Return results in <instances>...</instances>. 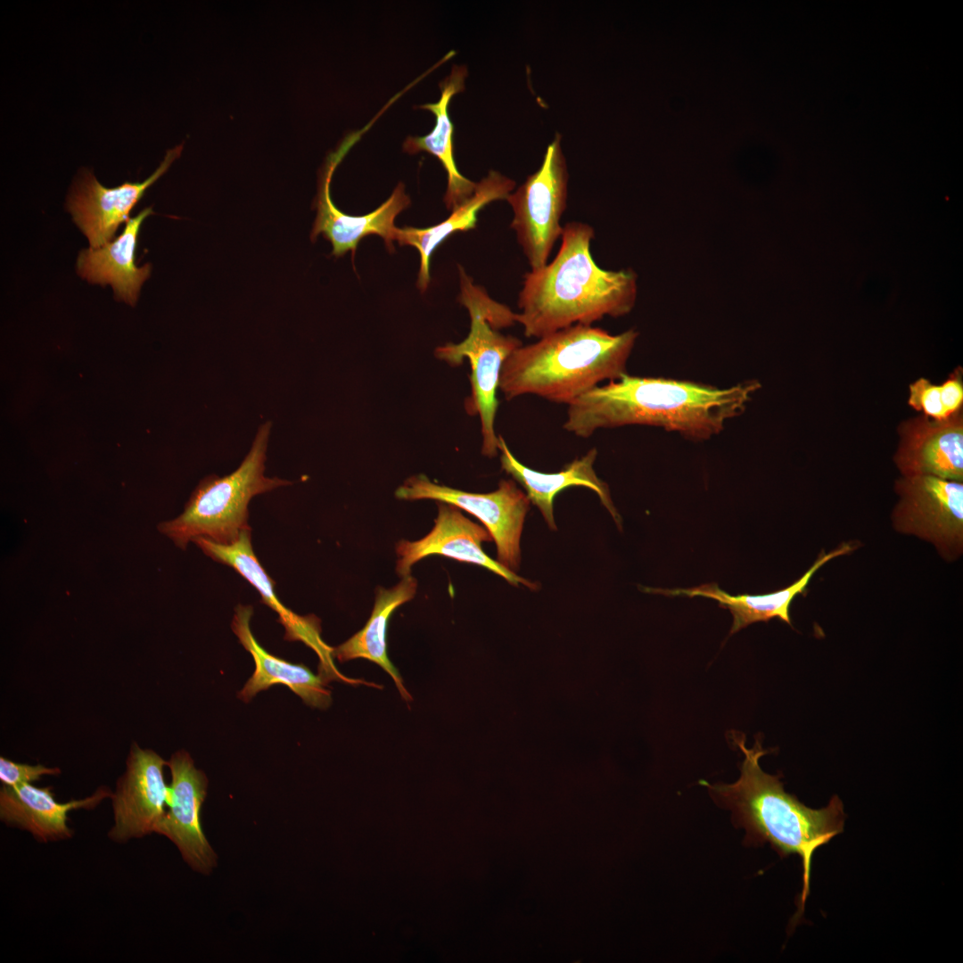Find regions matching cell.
I'll list each match as a JSON object with an SVG mask.
<instances>
[{"instance_id":"cell-1","label":"cell","mask_w":963,"mask_h":963,"mask_svg":"<svg viewBox=\"0 0 963 963\" xmlns=\"http://www.w3.org/2000/svg\"><path fill=\"white\" fill-rule=\"evenodd\" d=\"M759 388L756 381L720 389L626 373L568 404L564 429L588 438L599 429L641 424L707 440L742 414Z\"/></svg>"},{"instance_id":"cell-2","label":"cell","mask_w":963,"mask_h":963,"mask_svg":"<svg viewBox=\"0 0 963 963\" xmlns=\"http://www.w3.org/2000/svg\"><path fill=\"white\" fill-rule=\"evenodd\" d=\"M593 238L591 226L565 224L553 260L524 275L516 323L526 337L539 339L574 325H592L606 316L627 315L634 308L637 275L631 269L598 267L590 251Z\"/></svg>"},{"instance_id":"cell-3","label":"cell","mask_w":963,"mask_h":963,"mask_svg":"<svg viewBox=\"0 0 963 963\" xmlns=\"http://www.w3.org/2000/svg\"><path fill=\"white\" fill-rule=\"evenodd\" d=\"M732 743L744 755L741 774L733 784L704 783L733 810L737 823L745 828L750 842L769 843L782 857L797 854L802 860V891L798 903L799 918L810 893L812 856L816 850L844 831L845 813L838 796L827 806L811 809L785 792L779 775L764 772L759 761L768 751L756 740L745 745V735L733 732Z\"/></svg>"},{"instance_id":"cell-4","label":"cell","mask_w":963,"mask_h":963,"mask_svg":"<svg viewBox=\"0 0 963 963\" xmlns=\"http://www.w3.org/2000/svg\"><path fill=\"white\" fill-rule=\"evenodd\" d=\"M638 335L580 324L558 330L515 349L503 364L498 389L507 400L531 394L568 405L626 374Z\"/></svg>"},{"instance_id":"cell-5","label":"cell","mask_w":963,"mask_h":963,"mask_svg":"<svg viewBox=\"0 0 963 963\" xmlns=\"http://www.w3.org/2000/svg\"><path fill=\"white\" fill-rule=\"evenodd\" d=\"M459 277L458 300L468 310L470 331L462 342L446 343L438 347L434 353L438 358L454 366H459L465 358L468 359L471 392L465 401V408L468 415L479 416L482 452L493 457L498 449L494 424L501 369L508 356L523 343L518 338L499 332V329L516 323V313L492 300L482 287L473 284L461 267Z\"/></svg>"},{"instance_id":"cell-6","label":"cell","mask_w":963,"mask_h":963,"mask_svg":"<svg viewBox=\"0 0 963 963\" xmlns=\"http://www.w3.org/2000/svg\"><path fill=\"white\" fill-rule=\"evenodd\" d=\"M271 422L259 426L251 448L239 467L228 475L203 478L183 513L159 524V531L181 549L196 538L218 544L235 542L248 524L251 499L291 482L264 475Z\"/></svg>"},{"instance_id":"cell-7","label":"cell","mask_w":963,"mask_h":963,"mask_svg":"<svg viewBox=\"0 0 963 963\" xmlns=\"http://www.w3.org/2000/svg\"><path fill=\"white\" fill-rule=\"evenodd\" d=\"M560 143L556 135L539 170L506 199L514 214L510 226L531 270L548 262L563 232L560 220L566 208L569 176Z\"/></svg>"},{"instance_id":"cell-8","label":"cell","mask_w":963,"mask_h":963,"mask_svg":"<svg viewBox=\"0 0 963 963\" xmlns=\"http://www.w3.org/2000/svg\"><path fill=\"white\" fill-rule=\"evenodd\" d=\"M899 500L893 529L934 546L947 562L963 553V483L931 475L901 476L895 482Z\"/></svg>"},{"instance_id":"cell-9","label":"cell","mask_w":963,"mask_h":963,"mask_svg":"<svg viewBox=\"0 0 963 963\" xmlns=\"http://www.w3.org/2000/svg\"><path fill=\"white\" fill-rule=\"evenodd\" d=\"M395 496L403 500H436L474 515L497 546V561L513 572L518 569L521 535L530 500L513 480H502L492 492L473 493L432 482L421 473L407 479L395 490Z\"/></svg>"},{"instance_id":"cell-10","label":"cell","mask_w":963,"mask_h":963,"mask_svg":"<svg viewBox=\"0 0 963 963\" xmlns=\"http://www.w3.org/2000/svg\"><path fill=\"white\" fill-rule=\"evenodd\" d=\"M167 764L154 751L131 745L125 771L110 797L114 819L108 832L110 840L123 844L155 833L166 814L169 786L163 769Z\"/></svg>"},{"instance_id":"cell-11","label":"cell","mask_w":963,"mask_h":963,"mask_svg":"<svg viewBox=\"0 0 963 963\" xmlns=\"http://www.w3.org/2000/svg\"><path fill=\"white\" fill-rule=\"evenodd\" d=\"M167 766L171 773L169 811L155 833L169 839L191 868L201 874H210L217 865V855L202 832L200 819L208 779L195 768L190 754L183 750L176 752Z\"/></svg>"},{"instance_id":"cell-12","label":"cell","mask_w":963,"mask_h":963,"mask_svg":"<svg viewBox=\"0 0 963 963\" xmlns=\"http://www.w3.org/2000/svg\"><path fill=\"white\" fill-rule=\"evenodd\" d=\"M437 505L438 515L428 534L418 540H400L396 544V572L399 576L410 575L412 566L421 559L439 555L482 566L514 586L521 584L536 588L534 582L517 575L482 550V542L493 541L485 527L472 522L453 505L443 502Z\"/></svg>"},{"instance_id":"cell-13","label":"cell","mask_w":963,"mask_h":963,"mask_svg":"<svg viewBox=\"0 0 963 963\" xmlns=\"http://www.w3.org/2000/svg\"><path fill=\"white\" fill-rule=\"evenodd\" d=\"M251 529L242 532L230 544H218L205 538L193 540L202 552L216 562L234 569L259 594L261 601L278 614V621L284 627V639L301 641L319 656V674L325 679H340L342 675L333 663V648L320 638V626L314 615L301 616L284 606L275 592V581L258 560L251 545Z\"/></svg>"},{"instance_id":"cell-14","label":"cell","mask_w":963,"mask_h":963,"mask_svg":"<svg viewBox=\"0 0 963 963\" xmlns=\"http://www.w3.org/2000/svg\"><path fill=\"white\" fill-rule=\"evenodd\" d=\"M181 146L167 152L159 168L143 182H125L105 187L88 170H83L67 199L73 220L87 237L92 248L111 242L120 224L128 222L129 213L151 186L179 156Z\"/></svg>"},{"instance_id":"cell-15","label":"cell","mask_w":963,"mask_h":963,"mask_svg":"<svg viewBox=\"0 0 963 963\" xmlns=\"http://www.w3.org/2000/svg\"><path fill=\"white\" fill-rule=\"evenodd\" d=\"M900 443L894 463L902 476L931 475L963 481V420L961 410L944 420L925 415L899 426Z\"/></svg>"},{"instance_id":"cell-16","label":"cell","mask_w":963,"mask_h":963,"mask_svg":"<svg viewBox=\"0 0 963 963\" xmlns=\"http://www.w3.org/2000/svg\"><path fill=\"white\" fill-rule=\"evenodd\" d=\"M342 154V152L334 154L325 170L316 202L317 217L310 239L315 242L319 235H323L332 243L333 256L341 257L351 251L352 260L358 243L368 235L381 236L390 251H393L392 243L397 228L394 220L410 204L404 185L399 183L391 195L372 212L363 216L345 214L333 204L329 191L332 174Z\"/></svg>"},{"instance_id":"cell-17","label":"cell","mask_w":963,"mask_h":963,"mask_svg":"<svg viewBox=\"0 0 963 963\" xmlns=\"http://www.w3.org/2000/svg\"><path fill=\"white\" fill-rule=\"evenodd\" d=\"M111 793L108 787L101 786L84 799L61 803L55 800L51 786L3 785L0 819L8 827L29 832L40 843L67 840L74 834L68 825V813L77 809L93 810Z\"/></svg>"},{"instance_id":"cell-18","label":"cell","mask_w":963,"mask_h":963,"mask_svg":"<svg viewBox=\"0 0 963 963\" xmlns=\"http://www.w3.org/2000/svg\"><path fill=\"white\" fill-rule=\"evenodd\" d=\"M253 613L251 605H238L232 621V630L240 643L251 654L255 670L247 680L238 697L249 702L259 692L276 684L289 687L308 705L325 709L332 702L326 680L314 674L304 664H296L275 656L266 651L254 638L250 621Z\"/></svg>"},{"instance_id":"cell-19","label":"cell","mask_w":963,"mask_h":963,"mask_svg":"<svg viewBox=\"0 0 963 963\" xmlns=\"http://www.w3.org/2000/svg\"><path fill=\"white\" fill-rule=\"evenodd\" d=\"M498 439L502 469L523 486L530 502L539 509L550 529H557L553 511L555 497L563 490L572 486L586 487L596 492L621 527V517L613 506L608 486L597 477L593 467L597 455L595 448L581 457L575 458L561 471L546 473L523 465L512 454L504 438L499 435Z\"/></svg>"},{"instance_id":"cell-20","label":"cell","mask_w":963,"mask_h":963,"mask_svg":"<svg viewBox=\"0 0 963 963\" xmlns=\"http://www.w3.org/2000/svg\"><path fill=\"white\" fill-rule=\"evenodd\" d=\"M152 213V207L144 209L127 222L114 241L82 250L77 259L78 274L91 284H111L117 300L134 306L151 273L150 264H135L136 240L143 221Z\"/></svg>"},{"instance_id":"cell-21","label":"cell","mask_w":963,"mask_h":963,"mask_svg":"<svg viewBox=\"0 0 963 963\" xmlns=\"http://www.w3.org/2000/svg\"><path fill=\"white\" fill-rule=\"evenodd\" d=\"M853 548L852 543L844 542L829 553L822 551L811 568L799 580L783 589L765 595L731 596L721 590L716 584H704L691 588L646 589L667 596H701L717 600L720 607L728 609L733 615L730 634L752 623L768 621L773 618H778L791 625L789 609L794 598L804 592L812 576L821 566L837 556L849 554Z\"/></svg>"},{"instance_id":"cell-22","label":"cell","mask_w":963,"mask_h":963,"mask_svg":"<svg viewBox=\"0 0 963 963\" xmlns=\"http://www.w3.org/2000/svg\"><path fill=\"white\" fill-rule=\"evenodd\" d=\"M515 186V182L498 171L490 170L477 183L473 194L450 216L440 224L426 228L412 226L397 227L395 241L400 245H410L420 254V269L417 287L424 292L430 282V259L435 250L451 235L476 227L478 213L491 202L506 200Z\"/></svg>"},{"instance_id":"cell-23","label":"cell","mask_w":963,"mask_h":963,"mask_svg":"<svg viewBox=\"0 0 963 963\" xmlns=\"http://www.w3.org/2000/svg\"><path fill=\"white\" fill-rule=\"evenodd\" d=\"M467 70L464 66L452 67L450 74L440 83V98L437 103L420 105L435 115L432 130L424 136H408L403 143V150L409 154L425 151L435 156L448 175V187L444 202L449 210H455L466 202L474 193L477 184L467 179L457 169L454 156L452 135L454 130L449 114V105L454 95L465 88Z\"/></svg>"},{"instance_id":"cell-24","label":"cell","mask_w":963,"mask_h":963,"mask_svg":"<svg viewBox=\"0 0 963 963\" xmlns=\"http://www.w3.org/2000/svg\"><path fill=\"white\" fill-rule=\"evenodd\" d=\"M417 580L411 575L403 577L391 588L379 587L370 618L362 630L334 647L333 657L344 663L362 658L383 668L393 679L401 697L409 702L412 696L403 685L402 678L387 654L386 631L390 617L401 605L413 599Z\"/></svg>"},{"instance_id":"cell-25","label":"cell","mask_w":963,"mask_h":963,"mask_svg":"<svg viewBox=\"0 0 963 963\" xmlns=\"http://www.w3.org/2000/svg\"><path fill=\"white\" fill-rule=\"evenodd\" d=\"M909 390V405L932 419L944 420L961 410V370H955L941 385L921 377L910 383Z\"/></svg>"},{"instance_id":"cell-26","label":"cell","mask_w":963,"mask_h":963,"mask_svg":"<svg viewBox=\"0 0 963 963\" xmlns=\"http://www.w3.org/2000/svg\"><path fill=\"white\" fill-rule=\"evenodd\" d=\"M61 772L58 767L50 768L42 764L19 763L5 757H0V781L4 786H14L27 783L31 784L39 780L43 776H58Z\"/></svg>"}]
</instances>
